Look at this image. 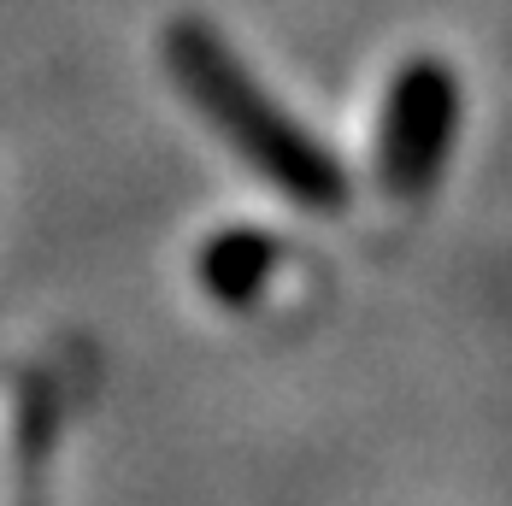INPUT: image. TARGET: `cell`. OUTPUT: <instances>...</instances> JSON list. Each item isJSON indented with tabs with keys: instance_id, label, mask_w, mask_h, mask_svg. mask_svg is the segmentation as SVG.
<instances>
[{
	"instance_id": "6da1fadb",
	"label": "cell",
	"mask_w": 512,
	"mask_h": 506,
	"mask_svg": "<svg viewBox=\"0 0 512 506\" xmlns=\"http://www.w3.org/2000/svg\"><path fill=\"white\" fill-rule=\"evenodd\" d=\"M165 65H171L177 89L189 95V106L271 189H283L289 201L312 206V212H336L348 201L342 159L259 89L254 71L224 48V36L206 18H177L165 30Z\"/></svg>"
},
{
	"instance_id": "7a4b0ae2",
	"label": "cell",
	"mask_w": 512,
	"mask_h": 506,
	"mask_svg": "<svg viewBox=\"0 0 512 506\" xmlns=\"http://www.w3.org/2000/svg\"><path fill=\"white\" fill-rule=\"evenodd\" d=\"M460 77L436 53H412L389 77L377 112V183L401 201H418L442 183L460 142Z\"/></svg>"
},
{
	"instance_id": "3957f363",
	"label": "cell",
	"mask_w": 512,
	"mask_h": 506,
	"mask_svg": "<svg viewBox=\"0 0 512 506\" xmlns=\"http://www.w3.org/2000/svg\"><path fill=\"white\" fill-rule=\"evenodd\" d=\"M271 271H277V236H265L254 224L218 230L195 259V277L218 306H254L271 283Z\"/></svg>"
}]
</instances>
